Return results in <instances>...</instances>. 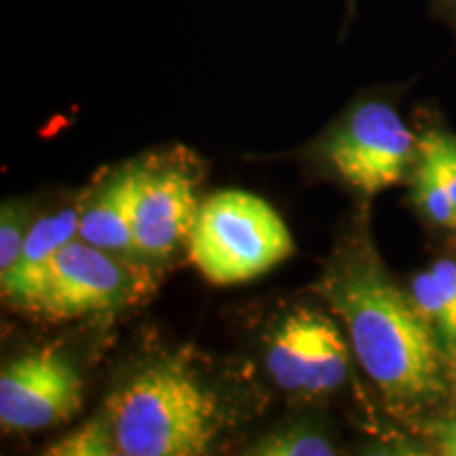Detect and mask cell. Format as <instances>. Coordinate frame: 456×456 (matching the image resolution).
<instances>
[{
	"label": "cell",
	"mask_w": 456,
	"mask_h": 456,
	"mask_svg": "<svg viewBox=\"0 0 456 456\" xmlns=\"http://www.w3.org/2000/svg\"><path fill=\"white\" fill-rule=\"evenodd\" d=\"M266 368L283 391L323 395L346 380L349 346L332 319L296 309L273 332Z\"/></svg>",
	"instance_id": "6"
},
{
	"label": "cell",
	"mask_w": 456,
	"mask_h": 456,
	"mask_svg": "<svg viewBox=\"0 0 456 456\" xmlns=\"http://www.w3.org/2000/svg\"><path fill=\"white\" fill-rule=\"evenodd\" d=\"M249 454L262 456H332L336 454L334 444L323 437L322 433L305 429V427H292V429L277 431L266 436Z\"/></svg>",
	"instance_id": "13"
},
{
	"label": "cell",
	"mask_w": 456,
	"mask_h": 456,
	"mask_svg": "<svg viewBox=\"0 0 456 456\" xmlns=\"http://www.w3.org/2000/svg\"><path fill=\"white\" fill-rule=\"evenodd\" d=\"M349 332L357 362L397 408H423L446 393L437 332L374 256L359 252L317 285Z\"/></svg>",
	"instance_id": "1"
},
{
	"label": "cell",
	"mask_w": 456,
	"mask_h": 456,
	"mask_svg": "<svg viewBox=\"0 0 456 456\" xmlns=\"http://www.w3.org/2000/svg\"><path fill=\"white\" fill-rule=\"evenodd\" d=\"M328 161L346 184L376 195L406 178L419 161V138L383 100L359 102L330 135Z\"/></svg>",
	"instance_id": "5"
},
{
	"label": "cell",
	"mask_w": 456,
	"mask_h": 456,
	"mask_svg": "<svg viewBox=\"0 0 456 456\" xmlns=\"http://www.w3.org/2000/svg\"><path fill=\"white\" fill-rule=\"evenodd\" d=\"M431 13L440 17L442 21H446V24L456 32V0H433Z\"/></svg>",
	"instance_id": "18"
},
{
	"label": "cell",
	"mask_w": 456,
	"mask_h": 456,
	"mask_svg": "<svg viewBox=\"0 0 456 456\" xmlns=\"http://www.w3.org/2000/svg\"><path fill=\"white\" fill-rule=\"evenodd\" d=\"M199 208L195 188L178 171H135L134 241L135 252L165 258L186 243L195 228Z\"/></svg>",
	"instance_id": "8"
},
{
	"label": "cell",
	"mask_w": 456,
	"mask_h": 456,
	"mask_svg": "<svg viewBox=\"0 0 456 456\" xmlns=\"http://www.w3.org/2000/svg\"><path fill=\"white\" fill-rule=\"evenodd\" d=\"M419 151L436 163L444 184L456 205V138L444 131L429 129L419 138Z\"/></svg>",
	"instance_id": "16"
},
{
	"label": "cell",
	"mask_w": 456,
	"mask_h": 456,
	"mask_svg": "<svg viewBox=\"0 0 456 456\" xmlns=\"http://www.w3.org/2000/svg\"><path fill=\"white\" fill-rule=\"evenodd\" d=\"M81 406L83 380L61 353H28L3 368L0 425L7 433L66 423Z\"/></svg>",
	"instance_id": "7"
},
{
	"label": "cell",
	"mask_w": 456,
	"mask_h": 456,
	"mask_svg": "<svg viewBox=\"0 0 456 456\" xmlns=\"http://www.w3.org/2000/svg\"><path fill=\"white\" fill-rule=\"evenodd\" d=\"M125 456H199L218 433V402L182 363L142 370L108 403Z\"/></svg>",
	"instance_id": "2"
},
{
	"label": "cell",
	"mask_w": 456,
	"mask_h": 456,
	"mask_svg": "<svg viewBox=\"0 0 456 456\" xmlns=\"http://www.w3.org/2000/svg\"><path fill=\"white\" fill-rule=\"evenodd\" d=\"M78 224H81V209L68 208L53 216L34 222L28 231L21 258L17 262L15 271L7 279H3V296L11 302L20 298L21 292L32 283V279L45 269V265L53 256L78 237Z\"/></svg>",
	"instance_id": "10"
},
{
	"label": "cell",
	"mask_w": 456,
	"mask_h": 456,
	"mask_svg": "<svg viewBox=\"0 0 456 456\" xmlns=\"http://www.w3.org/2000/svg\"><path fill=\"white\" fill-rule=\"evenodd\" d=\"M416 203L423 214L437 226L456 228V205L444 184L440 171L425 152L419 151L416 167Z\"/></svg>",
	"instance_id": "12"
},
{
	"label": "cell",
	"mask_w": 456,
	"mask_h": 456,
	"mask_svg": "<svg viewBox=\"0 0 456 456\" xmlns=\"http://www.w3.org/2000/svg\"><path fill=\"white\" fill-rule=\"evenodd\" d=\"M49 454L60 456H108L118 454L117 442H114L112 425L108 414L89 420L77 431L66 436L64 440L53 444Z\"/></svg>",
	"instance_id": "14"
},
{
	"label": "cell",
	"mask_w": 456,
	"mask_h": 456,
	"mask_svg": "<svg viewBox=\"0 0 456 456\" xmlns=\"http://www.w3.org/2000/svg\"><path fill=\"white\" fill-rule=\"evenodd\" d=\"M294 254L288 226L265 199L222 191L201 208L188 239L191 262L216 285H232L269 273Z\"/></svg>",
	"instance_id": "3"
},
{
	"label": "cell",
	"mask_w": 456,
	"mask_h": 456,
	"mask_svg": "<svg viewBox=\"0 0 456 456\" xmlns=\"http://www.w3.org/2000/svg\"><path fill=\"white\" fill-rule=\"evenodd\" d=\"M410 298L437 332L450 362H456V260L442 258L414 275Z\"/></svg>",
	"instance_id": "11"
},
{
	"label": "cell",
	"mask_w": 456,
	"mask_h": 456,
	"mask_svg": "<svg viewBox=\"0 0 456 456\" xmlns=\"http://www.w3.org/2000/svg\"><path fill=\"white\" fill-rule=\"evenodd\" d=\"M134 195L135 171H127L83 209L78 239L110 254L135 252Z\"/></svg>",
	"instance_id": "9"
},
{
	"label": "cell",
	"mask_w": 456,
	"mask_h": 456,
	"mask_svg": "<svg viewBox=\"0 0 456 456\" xmlns=\"http://www.w3.org/2000/svg\"><path fill=\"white\" fill-rule=\"evenodd\" d=\"M26 212L17 203H4L0 216V281L15 271L26 241Z\"/></svg>",
	"instance_id": "15"
},
{
	"label": "cell",
	"mask_w": 456,
	"mask_h": 456,
	"mask_svg": "<svg viewBox=\"0 0 456 456\" xmlns=\"http://www.w3.org/2000/svg\"><path fill=\"white\" fill-rule=\"evenodd\" d=\"M433 437H436V444L442 454L456 456V414L437 423L436 429H433Z\"/></svg>",
	"instance_id": "17"
},
{
	"label": "cell",
	"mask_w": 456,
	"mask_h": 456,
	"mask_svg": "<svg viewBox=\"0 0 456 456\" xmlns=\"http://www.w3.org/2000/svg\"><path fill=\"white\" fill-rule=\"evenodd\" d=\"M135 281L110 252L72 239L32 279L13 305L47 319H74L127 302Z\"/></svg>",
	"instance_id": "4"
}]
</instances>
